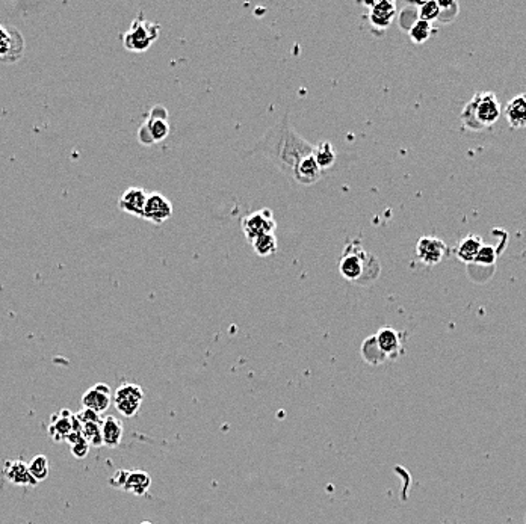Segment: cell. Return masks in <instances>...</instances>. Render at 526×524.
<instances>
[{"label": "cell", "instance_id": "cell-7", "mask_svg": "<svg viewBox=\"0 0 526 524\" xmlns=\"http://www.w3.org/2000/svg\"><path fill=\"white\" fill-rule=\"evenodd\" d=\"M142 400L144 390L138 384H123L113 395V405H115L118 413L125 417L137 416L142 405Z\"/></svg>", "mask_w": 526, "mask_h": 524}, {"label": "cell", "instance_id": "cell-15", "mask_svg": "<svg viewBox=\"0 0 526 524\" xmlns=\"http://www.w3.org/2000/svg\"><path fill=\"white\" fill-rule=\"evenodd\" d=\"M370 6L369 22L375 29H387L396 15V6L394 2L383 0V2L368 4Z\"/></svg>", "mask_w": 526, "mask_h": 524}, {"label": "cell", "instance_id": "cell-31", "mask_svg": "<svg viewBox=\"0 0 526 524\" xmlns=\"http://www.w3.org/2000/svg\"><path fill=\"white\" fill-rule=\"evenodd\" d=\"M139 524H153L151 521H142V523H139Z\"/></svg>", "mask_w": 526, "mask_h": 524}, {"label": "cell", "instance_id": "cell-25", "mask_svg": "<svg viewBox=\"0 0 526 524\" xmlns=\"http://www.w3.org/2000/svg\"><path fill=\"white\" fill-rule=\"evenodd\" d=\"M251 246L257 255L268 257L277 253L278 242H277L275 234H263V236H259V238H256L251 242Z\"/></svg>", "mask_w": 526, "mask_h": 524}, {"label": "cell", "instance_id": "cell-26", "mask_svg": "<svg viewBox=\"0 0 526 524\" xmlns=\"http://www.w3.org/2000/svg\"><path fill=\"white\" fill-rule=\"evenodd\" d=\"M408 35L415 44H424L432 35V26L431 23L424 22V20H418V22L408 29Z\"/></svg>", "mask_w": 526, "mask_h": 524}, {"label": "cell", "instance_id": "cell-21", "mask_svg": "<svg viewBox=\"0 0 526 524\" xmlns=\"http://www.w3.org/2000/svg\"><path fill=\"white\" fill-rule=\"evenodd\" d=\"M482 239L480 238V236L477 234H469L468 238H464L463 241H460L458 246H457V257L458 260H461L463 263H475V259L477 255L481 250L482 246Z\"/></svg>", "mask_w": 526, "mask_h": 524}, {"label": "cell", "instance_id": "cell-10", "mask_svg": "<svg viewBox=\"0 0 526 524\" xmlns=\"http://www.w3.org/2000/svg\"><path fill=\"white\" fill-rule=\"evenodd\" d=\"M416 254L422 263H425L428 266H436L443 260V257L448 254V245L439 238L424 236V238H420L418 241Z\"/></svg>", "mask_w": 526, "mask_h": 524}, {"label": "cell", "instance_id": "cell-24", "mask_svg": "<svg viewBox=\"0 0 526 524\" xmlns=\"http://www.w3.org/2000/svg\"><path fill=\"white\" fill-rule=\"evenodd\" d=\"M82 435L88 441V445L92 447H101L103 446V437H101V418L100 420H92V422H84L79 423Z\"/></svg>", "mask_w": 526, "mask_h": 524}, {"label": "cell", "instance_id": "cell-18", "mask_svg": "<svg viewBox=\"0 0 526 524\" xmlns=\"http://www.w3.org/2000/svg\"><path fill=\"white\" fill-rule=\"evenodd\" d=\"M505 117L513 129L526 127V92L515 96L505 108Z\"/></svg>", "mask_w": 526, "mask_h": 524}, {"label": "cell", "instance_id": "cell-30", "mask_svg": "<svg viewBox=\"0 0 526 524\" xmlns=\"http://www.w3.org/2000/svg\"><path fill=\"white\" fill-rule=\"evenodd\" d=\"M129 475V470H118L117 473H113V476L109 479V485L113 488H120L123 490L126 484V479Z\"/></svg>", "mask_w": 526, "mask_h": 524}, {"label": "cell", "instance_id": "cell-6", "mask_svg": "<svg viewBox=\"0 0 526 524\" xmlns=\"http://www.w3.org/2000/svg\"><path fill=\"white\" fill-rule=\"evenodd\" d=\"M241 229L245 239L250 243L263 234H275L277 221L270 209H261L245 215L241 221Z\"/></svg>", "mask_w": 526, "mask_h": 524}, {"label": "cell", "instance_id": "cell-20", "mask_svg": "<svg viewBox=\"0 0 526 524\" xmlns=\"http://www.w3.org/2000/svg\"><path fill=\"white\" fill-rule=\"evenodd\" d=\"M151 487V478L144 470H129L126 484L123 490L133 492L135 496H144Z\"/></svg>", "mask_w": 526, "mask_h": 524}, {"label": "cell", "instance_id": "cell-3", "mask_svg": "<svg viewBox=\"0 0 526 524\" xmlns=\"http://www.w3.org/2000/svg\"><path fill=\"white\" fill-rule=\"evenodd\" d=\"M380 272L377 257L363 251L357 243H348L339 260V271L348 281H362L366 279V272Z\"/></svg>", "mask_w": 526, "mask_h": 524}, {"label": "cell", "instance_id": "cell-9", "mask_svg": "<svg viewBox=\"0 0 526 524\" xmlns=\"http://www.w3.org/2000/svg\"><path fill=\"white\" fill-rule=\"evenodd\" d=\"M173 217V204L159 192H151L147 197L146 207H144L142 218L153 222L154 225H161Z\"/></svg>", "mask_w": 526, "mask_h": 524}, {"label": "cell", "instance_id": "cell-13", "mask_svg": "<svg viewBox=\"0 0 526 524\" xmlns=\"http://www.w3.org/2000/svg\"><path fill=\"white\" fill-rule=\"evenodd\" d=\"M149 193L146 189L142 188H129L121 193V197L118 200V207L120 210L126 212L129 215H133V217L142 218L144 215V207H146Z\"/></svg>", "mask_w": 526, "mask_h": 524}, {"label": "cell", "instance_id": "cell-4", "mask_svg": "<svg viewBox=\"0 0 526 524\" xmlns=\"http://www.w3.org/2000/svg\"><path fill=\"white\" fill-rule=\"evenodd\" d=\"M159 25L149 22V20L139 15L133 20L130 29L123 35V46L129 51L142 53V51H147L154 41L159 38Z\"/></svg>", "mask_w": 526, "mask_h": 524}, {"label": "cell", "instance_id": "cell-28", "mask_svg": "<svg viewBox=\"0 0 526 524\" xmlns=\"http://www.w3.org/2000/svg\"><path fill=\"white\" fill-rule=\"evenodd\" d=\"M440 13H442V8H440L439 2H434V0H430V2H424V4L419 5L418 18L419 20H424V22L431 23L432 20H436V18L440 17Z\"/></svg>", "mask_w": 526, "mask_h": 524}, {"label": "cell", "instance_id": "cell-5", "mask_svg": "<svg viewBox=\"0 0 526 524\" xmlns=\"http://www.w3.org/2000/svg\"><path fill=\"white\" fill-rule=\"evenodd\" d=\"M170 135L168 110L158 105L150 110L147 121L142 122L138 130V141L142 146H151V143L162 142Z\"/></svg>", "mask_w": 526, "mask_h": 524}, {"label": "cell", "instance_id": "cell-8", "mask_svg": "<svg viewBox=\"0 0 526 524\" xmlns=\"http://www.w3.org/2000/svg\"><path fill=\"white\" fill-rule=\"evenodd\" d=\"M25 37L15 27L0 30V63L14 64L25 53Z\"/></svg>", "mask_w": 526, "mask_h": 524}, {"label": "cell", "instance_id": "cell-16", "mask_svg": "<svg viewBox=\"0 0 526 524\" xmlns=\"http://www.w3.org/2000/svg\"><path fill=\"white\" fill-rule=\"evenodd\" d=\"M323 177V171L318 167V163L312 154L303 158L294 171V183L303 184V186H311Z\"/></svg>", "mask_w": 526, "mask_h": 524}, {"label": "cell", "instance_id": "cell-12", "mask_svg": "<svg viewBox=\"0 0 526 524\" xmlns=\"http://www.w3.org/2000/svg\"><path fill=\"white\" fill-rule=\"evenodd\" d=\"M76 428H79V423L75 414H71L68 409H61L50 418L49 435L55 441H65Z\"/></svg>", "mask_w": 526, "mask_h": 524}, {"label": "cell", "instance_id": "cell-17", "mask_svg": "<svg viewBox=\"0 0 526 524\" xmlns=\"http://www.w3.org/2000/svg\"><path fill=\"white\" fill-rule=\"evenodd\" d=\"M377 342L381 347V351L386 354L387 358H396L399 355V351L402 347L401 334L392 326H383L381 330L375 334Z\"/></svg>", "mask_w": 526, "mask_h": 524}, {"label": "cell", "instance_id": "cell-22", "mask_svg": "<svg viewBox=\"0 0 526 524\" xmlns=\"http://www.w3.org/2000/svg\"><path fill=\"white\" fill-rule=\"evenodd\" d=\"M312 156L315 158L318 167L321 168V171H327L332 168L336 160H337V154H336V150L333 147L332 142L328 141H323V142H318L316 146L313 147V151H312Z\"/></svg>", "mask_w": 526, "mask_h": 524}, {"label": "cell", "instance_id": "cell-11", "mask_svg": "<svg viewBox=\"0 0 526 524\" xmlns=\"http://www.w3.org/2000/svg\"><path fill=\"white\" fill-rule=\"evenodd\" d=\"M111 387L105 383H99L92 385L82 396V407L89 411H94L96 414H103L111 407Z\"/></svg>", "mask_w": 526, "mask_h": 524}, {"label": "cell", "instance_id": "cell-19", "mask_svg": "<svg viewBox=\"0 0 526 524\" xmlns=\"http://www.w3.org/2000/svg\"><path fill=\"white\" fill-rule=\"evenodd\" d=\"M125 428L117 417L108 416L101 420V437H103V446L108 447H117L121 440Z\"/></svg>", "mask_w": 526, "mask_h": 524}, {"label": "cell", "instance_id": "cell-1", "mask_svg": "<svg viewBox=\"0 0 526 524\" xmlns=\"http://www.w3.org/2000/svg\"><path fill=\"white\" fill-rule=\"evenodd\" d=\"M315 143L308 142L289 121V112L274 124L246 154H262L270 159L287 180L294 181V171L303 158L312 154Z\"/></svg>", "mask_w": 526, "mask_h": 524}, {"label": "cell", "instance_id": "cell-2", "mask_svg": "<svg viewBox=\"0 0 526 524\" xmlns=\"http://www.w3.org/2000/svg\"><path fill=\"white\" fill-rule=\"evenodd\" d=\"M501 103L493 92H480L464 106L460 120L464 129L481 132L493 126L501 117Z\"/></svg>", "mask_w": 526, "mask_h": 524}, {"label": "cell", "instance_id": "cell-14", "mask_svg": "<svg viewBox=\"0 0 526 524\" xmlns=\"http://www.w3.org/2000/svg\"><path fill=\"white\" fill-rule=\"evenodd\" d=\"M5 478L11 482L13 485L18 487H37L38 482L32 478L29 467L25 461H6L4 467Z\"/></svg>", "mask_w": 526, "mask_h": 524}, {"label": "cell", "instance_id": "cell-29", "mask_svg": "<svg viewBox=\"0 0 526 524\" xmlns=\"http://www.w3.org/2000/svg\"><path fill=\"white\" fill-rule=\"evenodd\" d=\"M496 259H498L496 250H494L491 245H482L478 255H477V259H475V263L491 266V264H494V262H496Z\"/></svg>", "mask_w": 526, "mask_h": 524}, {"label": "cell", "instance_id": "cell-23", "mask_svg": "<svg viewBox=\"0 0 526 524\" xmlns=\"http://www.w3.org/2000/svg\"><path fill=\"white\" fill-rule=\"evenodd\" d=\"M362 358L370 366H380L387 362L386 354L381 351V347L377 342L375 336L368 337L362 345Z\"/></svg>", "mask_w": 526, "mask_h": 524}, {"label": "cell", "instance_id": "cell-32", "mask_svg": "<svg viewBox=\"0 0 526 524\" xmlns=\"http://www.w3.org/2000/svg\"><path fill=\"white\" fill-rule=\"evenodd\" d=\"M2 29H4V27H2V25H0V30H2Z\"/></svg>", "mask_w": 526, "mask_h": 524}, {"label": "cell", "instance_id": "cell-27", "mask_svg": "<svg viewBox=\"0 0 526 524\" xmlns=\"http://www.w3.org/2000/svg\"><path fill=\"white\" fill-rule=\"evenodd\" d=\"M29 467V471L30 475H32V478L39 482V480H44L47 476H49V471H50V464H49V459L44 456V455H37L32 458V461L29 462L27 464Z\"/></svg>", "mask_w": 526, "mask_h": 524}]
</instances>
